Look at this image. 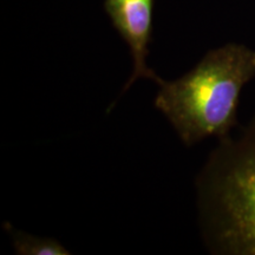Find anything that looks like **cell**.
I'll list each match as a JSON object with an SVG mask.
<instances>
[{
    "instance_id": "277c9868",
    "label": "cell",
    "mask_w": 255,
    "mask_h": 255,
    "mask_svg": "<svg viewBox=\"0 0 255 255\" xmlns=\"http://www.w3.org/2000/svg\"><path fill=\"white\" fill-rule=\"evenodd\" d=\"M12 237L15 253L19 255H69L70 252L58 240L25 234L5 223Z\"/></svg>"
},
{
    "instance_id": "7a4b0ae2",
    "label": "cell",
    "mask_w": 255,
    "mask_h": 255,
    "mask_svg": "<svg viewBox=\"0 0 255 255\" xmlns=\"http://www.w3.org/2000/svg\"><path fill=\"white\" fill-rule=\"evenodd\" d=\"M203 241L213 254L255 255V115L219 139L196 180Z\"/></svg>"
},
{
    "instance_id": "3957f363",
    "label": "cell",
    "mask_w": 255,
    "mask_h": 255,
    "mask_svg": "<svg viewBox=\"0 0 255 255\" xmlns=\"http://www.w3.org/2000/svg\"><path fill=\"white\" fill-rule=\"evenodd\" d=\"M104 8L132 56V73L123 87V92L139 78L151 79L159 84L163 79L146 63L152 33L154 0H105Z\"/></svg>"
},
{
    "instance_id": "6da1fadb",
    "label": "cell",
    "mask_w": 255,
    "mask_h": 255,
    "mask_svg": "<svg viewBox=\"0 0 255 255\" xmlns=\"http://www.w3.org/2000/svg\"><path fill=\"white\" fill-rule=\"evenodd\" d=\"M255 77V50L229 43L210 50L182 77L159 83L155 107L186 146L222 138L238 126L242 89Z\"/></svg>"
}]
</instances>
